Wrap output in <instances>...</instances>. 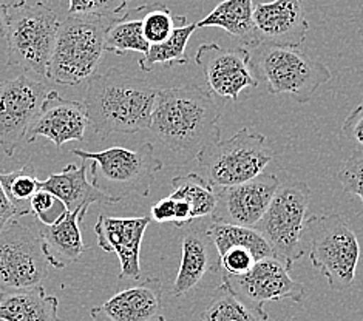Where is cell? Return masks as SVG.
I'll list each match as a JSON object with an SVG mask.
<instances>
[{
  "mask_svg": "<svg viewBox=\"0 0 363 321\" xmlns=\"http://www.w3.org/2000/svg\"><path fill=\"white\" fill-rule=\"evenodd\" d=\"M115 17L68 14L59 25L47 77L74 86L96 73L106 53V33Z\"/></svg>",
  "mask_w": 363,
  "mask_h": 321,
  "instance_id": "cell-3",
  "label": "cell"
},
{
  "mask_svg": "<svg viewBox=\"0 0 363 321\" xmlns=\"http://www.w3.org/2000/svg\"><path fill=\"white\" fill-rule=\"evenodd\" d=\"M207 235L213 241L217 247L218 255L230 247H246L252 252L255 259H263L267 257H274L271 246L267 244L264 237L255 227H243V225H230V224H218L209 223L207 224Z\"/></svg>",
  "mask_w": 363,
  "mask_h": 321,
  "instance_id": "cell-26",
  "label": "cell"
},
{
  "mask_svg": "<svg viewBox=\"0 0 363 321\" xmlns=\"http://www.w3.org/2000/svg\"><path fill=\"white\" fill-rule=\"evenodd\" d=\"M89 116L84 102L62 98L57 91H48L38 119L27 135V142L47 137L57 149L70 141H84Z\"/></svg>",
  "mask_w": 363,
  "mask_h": 321,
  "instance_id": "cell-17",
  "label": "cell"
},
{
  "mask_svg": "<svg viewBox=\"0 0 363 321\" xmlns=\"http://www.w3.org/2000/svg\"><path fill=\"white\" fill-rule=\"evenodd\" d=\"M221 116L223 107L200 85L160 86L149 130L181 164H187L221 140Z\"/></svg>",
  "mask_w": 363,
  "mask_h": 321,
  "instance_id": "cell-1",
  "label": "cell"
},
{
  "mask_svg": "<svg viewBox=\"0 0 363 321\" xmlns=\"http://www.w3.org/2000/svg\"><path fill=\"white\" fill-rule=\"evenodd\" d=\"M258 43L300 48L306 40L309 22L301 0H272L254 6Z\"/></svg>",
  "mask_w": 363,
  "mask_h": 321,
  "instance_id": "cell-16",
  "label": "cell"
},
{
  "mask_svg": "<svg viewBox=\"0 0 363 321\" xmlns=\"http://www.w3.org/2000/svg\"><path fill=\"white\" fill-rule=\"evenodd\" d=\"M48 267L39 233L17 220L0 230V292L42 286Z\"/></svg>",
  "mask_w": 363,
  "mask_h": 321,
  "instance_id": "cell-10",
  "label": "cell"
},
{
  "mask_svg": "<svg viewBox=\"0 0 363 321\" xmlns=\"http://www.w3.org/2000/svg\"><path fill=\"white\" fill-rule=\"evenodd\" d=\"M144 5L115 17L106 33V51L115 55L143 53L149 51L150 43L143 31Z\"/></svg>",
  "mask_w": 363,
  "mask_h": 321,
  "instance_id": "cell-25",
  "label": "cell"
},
{
  "mask_svg": "<svg viewBox=\"0 0 363 321\" xmlns=\"http://www.w3.org/2000/svg\"><path fill=\"white\" fill-rule=\"evenodd\" d=\"M249 65L271 94H288L300 103H308L333 77L325 64L289 47L258 45L250 50Z\"/></svg>",
  "mask_w": 363,
  "mask_h": 321,
  "instance_id": "cell-5",
  "label": "cell"
},
{
  "mask_svg": "<svg viewBox=\"0 0 363 321\" xmlns=\"http://www.w3.org/2000/svg\"><path fill=\"white\" fill-rule=\"evenodd\" d=\"M337 179L347 193L357 195L363 203V152L356 150L343 164Z\"/></svg>",
  "mask_w": 363,
  "mask_h": 321,
  "instance_id": "cell-33",
  "label": "cell"
},
{
  "mask_svg": "<svg viewBox=\"0 0 363 321\" xmlns=\"http://www.w3.org/2000/svg\"><path fill=\"white\" fill-rule=\"evenodd\" d=\"M72 153L82 161H91V184L116 204L130 195L145 198L162 169V161L155 154V147L145 142L138 149L111 147L102 152H85L73 149Z\"/></svg>",
  "mask_w": 363,
  "mask_h": 321,
  "instance_id": "cell-4",
  "label": "cell"
},
{
  "mask_svg": "<svg viewBox=\"0 0 363 321\" xmlns=\"http://www.w3.org/2000/svg\"><path fill=\"white\" fill-rule=\"evenodd\" d=\"M158 89L118 68L90 77L84 106L94 135L107 140L111 133L149 130Z\"/></svg>",
  "mask_w": 363,
  "mask_h": 321,
  "instance_id": "cell-2",
  "label": "cell"
},
{
  "mask_svg": "<svg viewBox=\"0 0 363 321\" xmlns=\"http://www.w3.org/2000/svg\"><path fill=\"white\" fill-rule=\"evenodd\" d=\"M224 275L228 276L232 288L257 308L264 309L266 303L281 300L300 303L306 295L303 286L294 281L288 269L274 257L258 259L245 275Z\"/></svg>",
  "mask_w": 363,
  "mask_h": 321,
  "instance_id": "cell-14",
  "label": "cell"
},
{
  "mask_svg": "<svg viewBox=\"0 0 363 321\" xmlns=\"http://www.w3.org/2000/svg\"><path fill=\"white\" fill-rule=\"evenodd\" d=\"M39 182L40 181L36 178V170H34L33 164H27L19 170L8 173L0 171V184L17 209L19 218L25 215H31L30 199L39 190Z\"/></svg>",
  "mask_w": 363,
  "mask_h": 321,
  "instance_id": "cell-29",
  "label": "cell"
},
{
  "mask_svg": "<svg viewBox=\"0 0 363 321\" xmlns=\"http://www.w3.org/2000/svg\"><path fill=\"white\" fill-rule=\"evenodd\" d=\"M280 186L275 173H262L254 179L229 187H213L217 195L212 223L255 227Z\"/></svg>",
  "mask_w": 363,
  "mask_h": 321,
  "instance_id": "cell-12",
  "label": "cell"
},
{
  "mask_svg": "<svg viewBox=\"0 0 363 321\" xmlns=\"http://www.w3.org/2000/svg\"><path fill=\"white\" fill-rule=\"evenodd\" d=\"M6 8L4 5H0V38L6 36Z\"/></svg>",
  "mask_w": 363,
  "mask_h": 321,
  "instance_id": "cell-38",
  "label": "cell"
},
{
  "mask_svg": "<svg viewBox=\"0 0 363 321\" xmlns=\"http://www.w3.org/2000/svg\"><path fill=\"white\" fill-rule=\"evenodd\" d=\"M201 318L203 321H267L269 315L263 308H257L241 297L228 276L221 274V284L213 291Z\"/></svg>",
  "mask_w": 363,
  "mask_h": 321,
  "instance_id": "cell-24",
  "label": "cell"
},
{
  "mask_svg": "<svg viewBox=\"0 0 363 321\" xmlns=\"http://www.w3.org/2000/svg\"><path fill=\"white\" fill-rule=\"evenodd\" d=\"M175 215H177V203L175 199L170 196L160 199V201L157 204H153L150 209V218L158 224H166V223L174 224Z\"/></svg>",
  "mask_w": 363,
  "mask_h": 321,
  "instance_id": "cell-36",
  "label": "cell"
},
{
  "mask_svg": "<svg viewBox=\"0 0 363 321\" xmlns=\"http://www.w3.org/2000/svg\"><path fill=\"white\" fill-rule=\"evenodd\" d=\"M0 321H60L59 300L44 286L0 292Z\"/></svg>",
  "mask_w": 363,
  "mask_h": 321,
  "instance_id": "cell-22",
  "label": "cell"
},
{
  "mask_svg": "<svg viewBox=\"0 0 363 321\" xmlns=\"http://www.w3.org/2000/svg\"><path fill=\"white\" fill-rule=\"evenodd\" d=\"M84 216L77 212H65L53 224H40L39 237L51 267L64 269L76 263L87 250L84 244L79 223Z\"/></svg>",
  "mask_w": 363,
  "mask_h": 321,
  "instance_id": "cell-20",
  "label": "cell"
},
{
  "mask_svg": "<svg viewBox=\"0 0 363 321\" xmlns=\"http://www.w3.org/2000/svg\"><path fill=\"white\" fill-rule=\"evenodd\" d=\"M59 25L57 14L44 2L8 10V67H19L27 73L47 77Z\"/></svg>",
  "mask_w": 363,
  "mask_h": 321,
  "instance_id": "cell-9",
  "label": "cell"
},
{
  "mask_svg": "<svg viewBox=\"0 0 363 321\" xmlns=\"http://www.w3.org/2000/svg\"><path fill=\"white\" fill-rule=\"evenodd\" d=\"M27 4V0H0V5H4L6 10H11V8H17Z\"/></svg>",
  "mask_w": 363,
  "mask_h": 321,
  "instance_id": "cell-39",
  "label": "cell"
},
{
  "mask_svg": "<svg viewBox=\"0 0 363 321\" xmlns=\"http://www.w3.org/2000/svg\"><path fill=\"white\" fill-rule=\"evenodd\" d=\"M186 23L187 19L184 16H175L164 4L144 5L143 31L150 45L164 42L177 27Z\"/></svg>",
  "mask_w": 363,
  "mask_h": 321,
  "instance_id": "cell-30",
  "label": "cell"
},
{
  "mask_svg": "<svg viewBox=\"0 0 363 321\" xmlns=\"http://www.w3.org/2000/svg\"><path fill=\"white\" fill-rule=\"evenodd\" d=\"M181 240V264L174 283V295L183 297L195 289L206 275L221 271L220 255L203 224L190 223Z\"/></svg>",
  "mask_w": 363,
  "mask_h": 321,
  "instance_id": "cell-19",
  "label": "cell"
},
{
  "mask_svg": "<svg viewBox=\"0 0 363 321\" xmlns=\"http://www.w3.org/2000/svg\"><path fill=\"white\" fill-rule=\"evenodd\" d=\"M198 28H223L232 38L240 40L247 50L260 45L254 23L252 0H223L203 21L196 22Z\"/></svg>",
  "mask_w": 363,
  "mask_h": 321,
  "instance_id": "cell-23",
  "label": "cell"
},
{
  "mask_svg": "<svg viewBox=\"0 0 363 321\" xmlns=\"http://www.w3.org/2000/svg\"><path fill=\"white\" fill-rule=\"evenodd\" d=\"M152 223L150 216L138 218H116V216L101 215L94 233L98 244L104 252H115L121 264L119 278L135 280L141 278V246L144 233Z\"/></svg>",
  "mask_w": 363,
  "mask_h": 321,
  "instance_id": "cell-15",
  "label": "cell"
},
{
  "mask_svg": "<svg viewBox=\"0 0 363 321\" xmlns=\"http://www.w3.org/2000/svg\"><path fill=\"white\" fill-rule=\"evenodd\" d=\"M311 203V188L305 181L288 179L279 188L263 218L255 224L275 259L291 272L294 264L303 258V235Z\"/></svg>",
  "mask_w": 363,
  "mask_h": 321,
  "instance_id": "cell-8",
  "label": "cell"
},
{
  "mask_svg": "<svg viewBox=\"0 0 363 321\" xmlns=\"http://www.w3.org/2000/svg\"><path fill=\"white\" fill-rule=\"evenodd\" d=\"M172 193L169 195L174 199H181L190 205L192 210V220L198 221L206 216H211L217 203L213 187L203 179L198 173H186V175L175 176L170 182Z\"/></svg>",
  "mask_w": 363,
  "mask_h": 321,
  "instance_id": "cell-28",
  "label": "cell"
},
{
  "mask_svg": "<svg viewBox=\"0 0 363 321\" xmlns=\"http://www.w3.org/2000/svg\"><path fill=\"white\" fill-rule=\"evenodd\" d=\"M162 309V283L149 276L94 306L90 317L94 321H166Z\"/></svg>",
  "mask_w": 363,
  "mask_h": 321,
  "instance_id": "cell-18",
  "label": "cell"
},
{
  "mask_svg": "<svg viewBox=\"0 0 363 321\" xmlns=\"http://www.w3.org/2000/svg\"><path fill=\"white\" fill-rule=\"evenodd\" d=\"M39 188L48 190L62 201L68 212L81 213L84 218L91 204H108V199L89 182L87 164H82L81 167L68 164L60 173H50L45 181L39 182Z\"/></svg>",
  "mask_w": 363,
  "mask_h": 321,
  "instance_id": "cell-21",
  "label": "cell"
},
{
  "mask_svg": "<svg viewBox=\"0 0 363 321\" xmlns=\"http://www.w3.org/2000/svg\"><path fill=\"white\" fill-rule=\"evenodd\" d=\"M30 210L40 224H53L67 212L62 201L44 188H39L30 199Z\"/></svg>",
  "mask_w": 363,
  "mask_h": 321,
  "instance_id": "cell-31",
  "label": "cell"
},
{
  "mask_svg": "<svg viewBox=\"0 0 363 321\" xmlns=\"http://www.w3.org/2000/svg\"><path fill=\"white\" fill-rule=\"evenodd\" d=\"M340 135L356 145L357 150L363 152V103L345 118Z\"/></svg>",
  "mask_w": 363,
  "mask_h": 321,
  "instance_id": "cell-35",
  "label": "cell"
},
{
  "mask_svg": "<svg viewBox=\"0 0 363 321\" xmlns=\"http://www.w3.org/2000/svg\"><path fill=\"white\" fill-rule=\"evenodd\" d=\"M16 218H19L17 209L11 203V199L5 193L2 184H0V230H2L8 223Z\"/></svg>",
  "mask_w": 363,
  "mask_h": 321,
  "instance_id": "cell-37",
  "label": "cell"
},
{
  "mask_svg": "<svg viewBox=\"0 0 363 321\" xmlns=\"http://www.w3.org/2000/svg\"><path fill=\"white\" fill-rule=\"evenodd\" d=\"M196 28H198L196 23L181 25V27H177L174 31H172V34L166 40L150 45L149 51H147V53L143 55V57L138 60L140 70L144 73H150L155 68V65H164V67L186 65L187 43L190 38H192V34L196 31Z\"/></svg>",
  "mask_w": 363,
  "mask_h": 321,
  "instance_id": "cell-27",
  "label": "cell"
},
{
  "mask_svg": "<svg viewBox=\"0 0 363 321\" xmlns=\"http://www.w3.org/2000/svg\"><path fill=\"white\" fill-rule=\"evenodd\" d=\"M257 259L252 252L246 247H230L220 255L221 271L230 276H240L247 274L254 267Z\"/></svg>",
  "mask_w": 363,
  "mask_h": 321,
  "instance_id": "cell-34",
  "label": "cell"
},
{
  "mask_svg": "<svg viewBox=\"0 0 363 321\" xmlns=\"http://www.w3.org/2000/svg\"><path fill=\"white\" fill-rule=\"evenodd\" d=\"M68 14H91L101 17H118L125 11L128 0H68Z\"/></svg>",
  "mask_w": 363,
  "mask_h": 321,
  "instance_id": "cell-32",
  "label": "cell"
},
{
  "mask_svg": "<svg viewBox=\"0 0 363 321\" xmlns=\"http://www.w3.org/2000/svg\"><path fill=\"white\" fill-rule=\"evenodd\" d=\"M47 94L45 84L28 74L0 82V149L6 156L27 140Z\"/></svg>",
  "mask_w": 363,
  "mask_h": 321,
  "instance_id": "cell-11",
  "label": "cell"
},
{
  "mask_svg": "<svg viewBox=\"0 0 363 321\" xmlns=\"http://www.w3.org/2000/svg\"><path fill=\"white\" fill-rule=\"evenodd\" d=\"M305 235H309V258L325 275L330 288L348 291L356 278L360 244L356 232L339 213L308 216Z\"/></svg>",
  "mask_w": 363,
  "mask_h": 321,
  "instance_id": "cell-7",
  "label": "cell"
},
{
  "mask_svg": "<svg viewBox=\"0 0 363 321\" xmlns=\"http://www.w3.org/2000/svg\"><path fill=\"white\" fill-rule=\"evenodd\" d=\"M249 60L247 48L224 50L217 43H204L195 55V62L204 74L209 91L230 101H238L243 90L258 86Z\"/></svg>",
  "mask_w": 363,
  "mask_h": 321,
  "instance_id": "cell-13",
  "label": "cell"
},
{
  "mask_svg": "<svg viewBox=\"0 0 363 321\" xmlns=\"http://www.w3.org/2000/svg\"><path fill=\"white\" fill-rule=\"evenodd\" d=\"M275 158L266 136L245 127L226 141L209 144L196 154L198 175L212 187H229L254 179Z\"/></svg>",
  "mask_w": 363,
  "mask_h": 321,
  "instance_id": "cell-6",
  "label": "cell"
}]
</instances>
